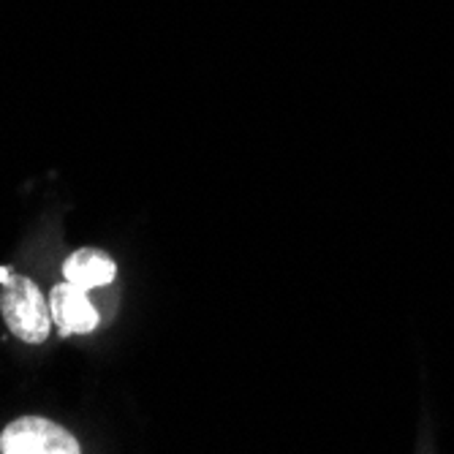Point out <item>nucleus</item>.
Returning a JSON list of instances; mask_svg holds the SVG:
<instances>
[{"mask_svg": "<svg viewBox=\"0 0 454 454\" xmlns=\"http://www.w3.org/2000/svg\"><path fill=\"white\" fill-rule=\"evenodd\" d=\"M0 310L12 333L25 343H44L50 335L52 310L41 297L38 286L25 275H12L4 283V297H0Z\"/></svg>", "mask_w": 454, "mask_h": 454, "instance_id": "nucleus-1", "label": "nucleus"}, {"mask_svg": "<svg viewBox=\"0 0 454 454\" xmlns=\"http://www.w3.org/2000/svg\"><path fill=\"white\" fill-rule=\"evenodd\" d=\"M0 451L4 454H79L76 438L41 417H22L12 422L0 435Z\"/></svg>", "mask_w": 454, "mask_h": 454, "instance_id": "nucleus-2", "label": "nucleus"}, {"mask_svg": "<svg viewBox=\"0 0 454 454\" xmlns=\"http://www.w3.org/2000/svg\"><path fill=\"white\" fill-rule=\"evenodd\" d=\"M50 310H52V321L60 326V335H85L98 326V313L88 300V292L68 280L52 288Z\"/></svg>", "mask_w": 454, "mask_h": 454, "instance_id": "nucleus-3", "label": "nucleus"}, {"mask_svg": "<svg viewBox=\"0 0 454 454\" xmlns=\"http://www.w3.org/2000/svg\"><path fill=\"white\" fill-rule=\"evenodd\" d=\"M114 262L101 254V251H93V247H82V251L71 254L68 262L63 264V275L68 283L85 288V292H90V288H98V286H106L114 280Z\"/></svg>", "mask_w": 454, "mask_h": 454, "instance_id": "nucleus-4", "label": "nucleus"}, {"mask_svg": "<svg viewBox=\"0 0 454 454\" xmlns=\"http://www.w3.org/2000/svg\"><path fill=\"white\" fill-rule=\"evenodd\" d=\"M9 278H12V272H9L6 267H0V283H6Z\"/></svg>", "mask_w": 454, "mask_h": 454, "instance_id": "nucleus-5", "label": "nucleus"}]
</instances>
